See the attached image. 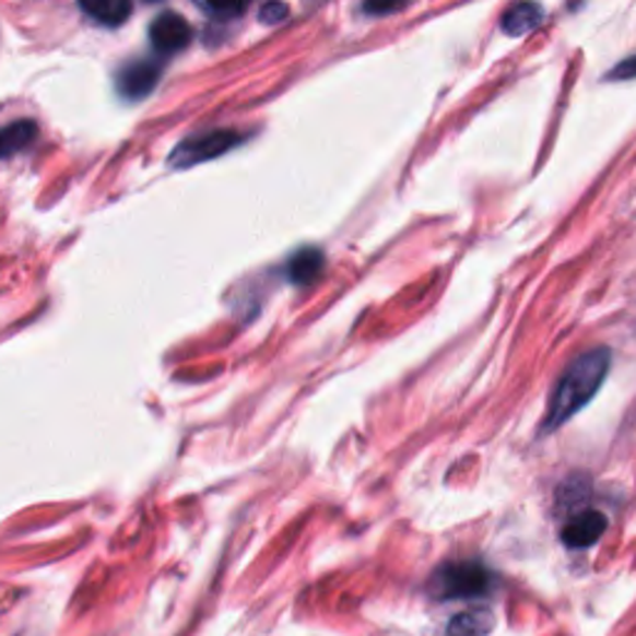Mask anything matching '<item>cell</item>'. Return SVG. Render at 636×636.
Returning a JSON list of instances; mask_svg holds the SVG:
<instances>
[{
	"label": "cell",
	"instance_id": "obj_1",
	"mask_svg": "<svg viewBox=\"0 0 636 636\" xmlns=\"http://www.w3.org/2000/svg\"><path fill=\"white\" fill-rule=\"evenodd\" d=\"M609 366H612L609 349H589L579 353L565 368L557 388H554L547 421H544L542 431H557L560 425H565L572 415L592 401L597 390L604 384Z\"/></svg>",
	"mask_w": 636,
	"mask_h": 636
},
{
	"label": "cell",
	"instance_id": "obj_2",
	"mask_svg": "<svg viewBox=\"0 0 636 636\" xmlns=\"http://www.w3.org/2000/svg\"><path fill=\"white\" fill-rule=\"evenodd\" d=\"M493 589V575L480 562H450L435 572L431 594L435 599H472Z\"/></svg>",
	"mask_w": 636,
	"mask_h": 636
},
{
	"label": "cell",
	"instance_id": "obj_3",
	"mask_svg": "<svg viewBox=\"0 0 636 636\" xmlns=\"http://www.w3.org/2000/svg\"><path fill=\"white\" fill-rule=\"evenodd\" d=\"M242 138L236 132H209L202 134V138H189L179 144L172 154V165L177 167H189V165H197V162H207V160H214L220 157V154L229 152L234 144H239Z\"/></svg>",
	"mask_w": 636,
	"mask_h": 636
},
{
	"label": "cell",
	"instance_id": "obj_4",
	"mask_svg": "<svg viewBox=\"0 0 636 636\" xmlns=\"http://www.w3.org/2000/svg\"><path fill=\"white\" fill-rule=\"evenodd\" d=\"M150 40L152 48L162 56H172V52L187 48L189 40H192V28L179 13L165 11L150 23Z\"/></svg>",
	"mask_w": 636,
	"mask_h": 636
},
{
	"label": "cell",
	"instance_id": "obj_5",
	"mask_svg": "<svg viewBox=\"0 0 636 636\" xmlns=\"http://www.w3.org/2000/svg\"><path fill=\"white\" fill-rule=\"evenodd\" d=\"M160 62L154 60H132L122 66V70L117 72V90L127 99H140L144 95H150L154 85L160 80Z\"/></svg>",
	"mask_w": 636,
	"mask_h": 636
},
{
	"label": "cell",
	"instance_id": "obj_6",
	"mask_svg": "<svg viewBox=\"0 0 636 636\" xmlns=\"http://www.w3.org/2000/svg\"><path fill=\"white\" fill-rule=\"evenodd\" d=\"M606 530V517L597 510L581 513L575 520H569L562 530V542L567 544L569 550H585L592 547V544L602 538Z\"/></svg>",
	"mask_w": 636,
	"mask_h": 636
},
{
	"label": "cell",
	"instance_id": "obj_7",
	"mask_svg": "<svg viewBox=\"0 0 636 636\" xmlns=\"http://www.w3.org/2000/svg\"><path fill=\"white\" fill-rule=\"evenodd\" d=\"M544 21V11L534 3H517L510 11L503 15V31L513 38H520V35L532 33L534 28H540Z\"/></svg>",
	"mask_w": 636,
	"mask_h": 636
},
{
	"label": "cell",
	"instance_id": "obj_8",
	"mask_svg": "<svg viewBox=\"0 0 636 636\" xmlns=\"http://www.w3.org/2000/svg\"><path fill=\"white\" fill-rule=\"evenodd\" d=\"M493 624L495 616L487 609H470V612L452 616L445 636H487L493 632Z\"/></svg>",
	"mask_w": 636,
	"mask_h": 636
},
{
	"label": "cell",
	"instance_id": "obj_9",
	"mask_svg": "<svg viewBox=\"0 0 636 636\" xmlns=\"http://www.w3.org/2000/svg\"><path fill=\"white\" fill-rule=\"evenodd\" d=\"M35 134H38V125L31 120H21L3 127V130H0V160H8L21 150L31 148Z\"/></svg>",
	"mask_w": 636,
	"mask_h": 636
},
{
	"label": "cell",
	"instance_id": "obj_10",
	"mask_svg": "<svg viewBox=\"0 0 636 636\" xmlns=\"http://www.w3.org/2000/svg\"><path fill=\"white\" fill-rule=\"evenodd\" d=\"M83 13L99 25L117 28V25H122L130 17L132 5L122 3V0H97V3H83Z\"/></svg>",
	"mask_w": 636,
	"mask_h": 636
},
{
	"label": "cell",
	"instance_id": "obj_11",
	"mask_svg": "<svg viewBox=\"0 0 636 636\" xmlns=\"http://www.w3.org/2000/svg\"><path fill=\"white\" fill-rule=\"evenodd\" d=\"M323 271V254L318 249H302L288 261V276L294 284H308Z\"/></svg>",
	"mask_w": 636,
	"mask_h": 636
},
{
	"label": "cell",
	"instance_id": "obj_12",
	"mask_svg": "<svg viewBox=\"0 0 636 636\" xmlns=\"http://www.w3.org/2000/svg\"><path fill=\"white\" fill-rule=\"evenodd\" d=\"M636 78V56L622 60L612 72H609V80H632Z\"/></svg>",
	"mask_w": 636,
	"mask_h": 636
},
{
	"label": "cell",
	"instance_id": "obj_13",
	"mask_svg": "<svg viewBox=\"0 0 636 636\" xmlns=\"http://www.w3.org/2000/svg\"><path fill=\"white\" fill-rule=\"evenodd\" d=\"M288 8L286 5H279V3H271V5H263L259 17L263 23H281L286 17Z\"/></svg>",
	"mask_w": 636,
	"mask_h": 636
},
{
	"label": "cell",
	"instance_id": "obj_14",
	"mask_svg": "<svg viewBox=\"0 0 636 636\" xmlns=\"http://www.w3.org/2000/svg\"><path fill=\"white\" fill-rule=\"evenodd\" d=\"M403 3H380V5H376V3H370V5H366V13H374V15H386V13H396V11H403Z\"/></svg>",
	"mask_w": 636,
	"mask_h": 636
},
{
	"label": "cell",
	"instance_id": "obj_15",
	"mask_svg": "<svg viewBox=\"0 0 636 636\" xmlns=\"http://www.w3.org/2000/svg\"><path fill=\"white\" fill-rule=\"evenodd\" d=\"M207 13L212 15H239L244 11V5H202Z\"/></svg>",
	"mask_w": 636,
	"mask_h": 636
}]
</instances>
